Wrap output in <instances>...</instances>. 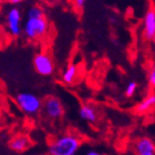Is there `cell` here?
Listing matches in <instances>:
<instances>
[{"label":"cell","mask_w":155,"mask_h":155,"mask_svg":"<svg viewBox=\"0 0 155 155\" xmlns=\"http://www.w3.org/2000/svg\"><path fill=\"white\" fill-rule=\"evenodd\" d=\"M49 30L48 20L40 6H31L27 11V18L22 25V33L29 40H38L45 36Z\"/></svg>","instance_id":"1"},{"label":"cell","mask_w":155,"mask_h":155,"mask_svg":"<svg viewBox=\"0 0 155 155\" xmlns=\"http://www.w3.org/2000/svg\"><path fill=\"white\" fill-rule=\"evenodd\" d=\"M81 146V140L73 134H63L52 140L48 146L49 155H75Z\"/></svg>","instance_id":"2"},{"label":"cell","mask_w":155,"mask_h":155,"mask_svg":"<svg viewBox=\"0 0 155 155\" xmlns=\"http://www.w3.org/2000/svg\"><path fill=\"white\" fill-rule=\"evenodd\" d=\"M16 102L20 110L28 115H35L42 109V101L36 94L30 92H21L16 97Z\"/></svg>","instance_id":"3"},{"label":"cell","mask_w":155,"mask_h":155,"mask_svg":"<svg viewBox=\"0 0 155 155\" xmlns=\"http://www.w3.org/2000/svg\"><path fill=\"white\" fill-rule=\"evenodd\" d=\"M33 67L35 70L40 75L49 77L54 72V62L51 55L47 52H38L33 58Z\"/></svg>","instance_id":"4"},{"label":"cell","mask_w":155,"mask_h":155,"mask_svg":"<svg viewBox=\"0 0 155 155\" xmlns=\"http://www.w3.org/2000/svg\"><path fill=\"white\" fill-rule=\"evenodd\" d=\"M6 23L7 29L12 37H19L22 33V15L19 8L12 7L8 10Z\"/></svg>","instance_id":"5"},{"label":"cell","mask_w":155,"mask_h":155,"mask_svg":"<svg viewBox=\"0 0 155 155\" xmlns=\"http://www.w3.org/2000/svg\"><path fill=\"white\" fill-rule=\"evenodd\" d=\"M42 110L43 113L51 120L60 119L63 115V105L61 101L55 97H47L42 103Z\"/></svg>","instance_id":"6"},{"label":"cell","mask_w":155,"mask_h":155,"mask_svg":"<svg viewBox=\"0 0 155 155\" xmlns=\"http://www.w3.org/2000/svg\"><path fill=\"white\" fill-rule=\"evenodd\" d=\"M143 36L146 40H152L155 37V8L150 7L143 18Z\"/></svg>","instance_id":"7"},{"label":"cell","mask_w":155,"mask_h":155,"mask_svg":"<svg viewBox=\"0 0 155 155\" xmlns=\"http://www.w3.org/2000/svg\"><path fill=\"white\" fill-rule=\"evenodd\" d=\"M134 151L136 155H155V143L146 136L140 137L134 143Z\"/></svg>","instance_id":"8"},{"label":"cell","mask_w":155,"mask_h":155,"mask_svg":"<svg viewBox=\"0 0 155 155\" xmlns=\"http://www.w3.org/2000/svg\"><path fill=\"white\" fill-rule=\"evenodd\" d=\"M31 144H32L31 140L26 134H18V135L13 136L9 142L10 149L16 151V152H23V151H26V150H28L31 146Z\"/></svg>","instance_id":"9"},{"label":"cell","mask_w":155,"mask_h":155,"mask_svg":"<svg viewBox=\"0 0 155 155\" xmlns=\"http://www.w3.org/2000/svg\"><path fill=\"white\" fill-rule=\"evenodd\" d=\"M79 115L82 120L90 123H94L97 120V110H95V107L90 105V104L81 105L80 110H79Z\"/></svg>","instance_id":"10"},{"label":"cell","mask_w":155,"mask_h":155,"mask_svg":"<svg viewBox=\"0 0 155 155\" xmlns=\"http://www.w3.org/2000/svg\"><path fill=\"white\" fill-rule=\"evenodd\" d=\"M79 74V68L77 64H69L67 68L62 72V81L65 84H71L73 83Z\"/></svg>","instance_id":"11"},{"label":"cell","mask_w":155,"mask_h":155,"mask_svg":"<svg viewBox=\"0 0 155 155\" xmlns=\"http://www.w3.org/2000/svg\"><path fill=\"white\" fill-rule=\"evenodd\" d=\"M153 107H155V93H151L146 97H144L136 105V112H139V113H145V112L150 111Z\"/></svg>","instance_id":"12"},{"label":"cell","mask_w":155,"mask_h":155,"mask_svg":"<svg viewBox=\"0 0 155 155\" xmlns=\"http://www.w3.org/2000/svg\"><path fill=\"white\" fill-rule=\"evenodd\" d=\"M136 90H137V83H136L135 81H131L127 83L126 85V89H125V95L126 97H133L134 94H135Z\"/></svg>","instance_id":"13"},{"label":"cell","mask_w":155,"mask_h":155,"mask_svg":"<svg viewBox=\"0 0 155 155\" xmlns=\"http://www.w3.org/2000/svg\"><path fill=\"white\" fill-rule=\"evenodd\" d=\"M147 79H149L150 85H151L153 89H155V63H153L152 67L150 68L149 77H147Z\"/></svg>","instance_id":"14"},{"label":"cell","mask_w":155,"mask_h":155,"mask_svg":"<svg viewBox=\"0 0 155 155\" xmlns=\"http://www.w3.org/2000/svg\"><path fill=\"white\" fill-rule=\"evenodd\" d=\"M84 155H102V154L99 151H97V150L91 149V150H87V152L84 153Z\"/></svg>","instance_id":"15"},{"label":"cell","mask_w":155,"mask_h":155,"mask_svg":"<svg viewBox=\"0 0 155 155\" xmlns=\"http://www.w3.org/2000/svg\"><path fill=\"white\" fill-rule=\"evenodd\" d=\"M152 52H153V57L155 58V37L152 39Z\"/></svg>","instance_id":"16"},{"label":"cell","mask_w":155,"mask_h":155,"mask_svg":"<svg viewBox=\"0 0 155 155\" xmlns=\"http://www.w3.org/2000/svg\"><path fill=\"white\" fill-rule=\"evenodd\" d=\"M83 5H84V1L83 0H77V1H75V6L77 7H83Z\"/></svg>","instance_id":"17"},{"label":"cell","mask_w":155,"mask_h":155,"mask_svg":"<svg viewBox=\"0 0 155 155\" xmlns=\"http://www.w3.org/2000/svg\"><path fill=\"white\" fill-rule=\"evenodd\" d=\"M11 2L15 3V5H17V3H19L20 1H19V0H13V1H11Z\"/></svg>","instance_id":"18"},{"label":"cell","mask_w":155,"mask_h":155,"mask_svg":"<svg viewBox=\"0 0 155 155\" xmlns=\"http://www.w3.org/2000/svg\"><path fill=\"white\" fill-rule=\"evenodd\" d=\"M154 8H155V7H154Z\"/></svg>","instance_id":"19"}]
</instances>
